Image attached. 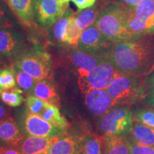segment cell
<instances>
[{
  "label": "cell",
  "mask_w": 154,
  "mask_h": 154,
  "mask_svg": "<svg viewBox=\"0 0 154 154\" xmlns=\"http://www.w3.org/2000/svg\"><path fill=\"white\" fill-rule=\"evenodd\" d=\"M106 57L119 72L137 76L147 74L154 68V34L115 43Z\"/></svg>",
  "instance_id": "6da1fadb"
},
{
  "label": "cell",
  "mask_w": 154,
  "mask_h": 154,
  "mask_svg": "<svg viewBox=\"0 0 154 154\" xmlns=\"http://www.w3.org/2000/svg\"><path fill=\"white\" fill-rule=\"evenodd\" d=\"M131 9L114 4L101 11L94 24L113 44L128 41V22Z\"/></svg>",
  "instance_id": "7a4b0ae2"
},
{
  "label": "cell",
  "mask_w": 154,
  "mask_h": 154,
  "mask_svg": "<svg viewBox=\"0 0 154 154\" xmlns=\"http://www.w3.org/2000/svg\"><path fill=\"white\" fill-rule=\"evenodd\" d=\"M13 66L27 73L36 82L48 80L52 73L51 56L38 47L21 51Z\"/></svg>",
  "instance_id": "3957f363"
},
{
  "label": "cell",
  "mask_w": 154,
  "mask_h": 154,
  "mask_svg": "<svg viewBox=\"0 0 154 154\" xmlns=\"http://www.w3.org/2000/svg\"><path fill=\"white\" fill-rule=\"evenodd\" d=\"M106 89L112 97L115 106L136 100L143 93L141 80L137 75L118 70Z\"/></svg>",
  "instance_id": "277c9868"
},
{
  "label": "cell",
  "mask_w": 154,
  "mask_h": 154,
  "mask_svg": "<svg viewBox=\"0 0 154 154\" xmlns=\"http://www.w3.org/2000/svg\"><path fill=\"white\" fill-rule=\"evenodd\" d=\"M154 34V0H142L131 9L128 22V41Z\"/></svg>",
  "instance_id": "5b68a950"
},
{
  "label": "cell",
  "mask_w": 154,
  "mask_h": 154,
  "mask_svg": "<svg viewBox=\"0 0 154 154\" xmlns=\"http://www.w3.org/2000/svg\"><path fill=\"white\" fill-rule=\"evenodd\" d=\"M134 126L133 114L126 107L117 108L102 116L99 123L105 136H124L128 134Z\"/></svg>",
  "instance_id": "8992f818"
},
{
  "label": "cell",
  "mask_w": 154,
  "mask_h": 154,
  "mask_svg": "<svg viewBox=\"0 0 154 154\" xmlns=\"http://www.w3.org/2000/svg\"><path fill=\"white\" fill-rule=\"evenodd\" d=\"M116 69L106 56L97 66L86 74L78 78V84L83 94L94 89H106L114 77Z\"/></svg>",
  "instance_id": "52a82bcc"
},
{
  "label": "cell",
  "mask_w": 154,
  "mask_h": 154,
  "mask_svg": "<svg viewBox=\"0 0 154 154\" xmlns=\"http://www.w3.org/2000/svg\"><path fill=\"white\" fill-rule=\"evenodd\" d=\"M95 24L83 31L77 49L95 55H106L113 45Z\"/></svg>",
  "instance_id": "ba28073f"
},
{
  "label": "cell",
  "mask_w": 154,
  "mask_h": 154,
  "mask_svg": "<svg viewBox=\"0 0 154 154\" xmlns=\"http://www.w3.org/2000/svg\"><path fill=\"white\" fill-rule=\"evenodd\" d=\"M69 2L64 0H36L35 17L44 26H50L66 14Z\"/></svg>",
  "instance_id": "9c48e42d"
},
{
  "label": "cell",
  "mask_w": 154,
  "mask_h": 154,
  "mask_svg": "<svg viewBox=\"0 0 154 154\" xmlns=\"http://www.w3.org/2000/svg\"><path fill=\"white\" fill-rule=\"evenodd\" d=\"M24 128L26 134L35 137H55L64 131L29 111L24 115Z\"/></svg>",
  "instance_id": "30bf717a"
},
{
  "label": "cell",
  "mask_w": 154,
  "mask_h": 154,
  "mask_svg": "<svg viewBox=\"0 0 154 154\" xmlns=\"http://www.w3.org/2000/svg\"><path fill=\"white\" fill-rule=\"evenodd\" d=\"M106 55H95L86 53L78 49L68 50L66 57L69 62L76 69L79 76L88 74L91 70L97 66L99 63L106 57Z\"/></svg>",
  "instance_id": "8fae6325"
},
{
  "label": "cell",
  "mask_w": 154,
  "mask_h": 154,
  "mask_svg": "<svg viewBox=\"0 0 154 154\" xmlns=\"http://www.w3.org/2000/svg\"><path fill=\"white\" fill-rule=\"evenodd\" d=\"M85 103L95 116H103L114 106V102L106 89H94L86 94Z\"/></svg>",
  "instance_id": "7c38bea8"
},
{
  "label": "cell",
  "mask_w": 154,
  "mask_h": 154,
  "mask_svg": "<svg viewBox=\"0 0 154 154\" xmlns=\"http://www.w3.org/2000/svg\"><path fill=\"white\" fill-rule=\"evenodd\" d=\"M19 21L32 26L35 18L36 0H4Z\"/></svg>",
  "instance_id": "4fadbf2b"
},
{
  "label": "cell",
  "mask_w": 154,
  "mask_h": 154,
  "mask_svg": "<svg viewBox=\"0 0 154 154\" xmlns=\"http://www.w3.org/2000/svg\"><path fill=\"white\" fill-rule=\"evenodd\" d=\"M59 136L55 137H35L24 138L19 149L23 154H48L49 149L57 141Z\"/></svg>",
  "instance_id": "5bb4252c"
},
{
  "label": "cell",
  "mask_w": 154,
  "mask_h": 154,
  "mask_svg": "<svg viewBox=\"0 0 154 154\" xmlns=\"http://www.w3.org/2000/svg\"><path fill=\"white\" fill-rule=\"evenodd\" d=\"M24 138L12 118L9 116L0 120V143L18 148Z\"/></svg>",
  "instance_id": "9a60e30c"
},
{
  "label": "cell",
  "mask_w": 154,
  "mask_h": 154,
  "mask_svg": "<svg viewBox=\"0 0 154 154\" xmlns=\"http://www.w3.org/2000/svg\"><path fill=\"white\" fill-rule=\"evenodd\" d=\"M83 140L78 136L65 135L51 146L48 154H80Z\"/></svg>",
  "instance_id": "2e32d148"
},
{
  "label": "cell",
  "mask_w": 154,
  "mask_h": 154,
  "mask_svg": "<svg viewBox=\"0 0 154 154\" xmlns=\"http://www.w3.org/2000/svg\"><path fill=\"white\" fill-rule=\"evenodd\" d=\"M21 52V43L15 34L0 28V54L6 57H17Z\"/></svg>",
  "instance_id": "e0dca14e"
},
{
  "label": "cell",
  "mask_w": 154,
  "mask_h": 154,
  "mask_svg": "<svg viewBox=\"0 0 154 154\" xmlns=\"http://www.w3.org/2000/svg\"><path fill=\"white\" fill-rule=\"evenodd\" d=\"M33 95L58 107L60 106V99L55 87L48 80H43L36 82L33 91Z\"/></svg>",
  "instance_id": "ac0fdd59"
},
{
  "label": "cell",
  "mask_w": 154,
  "mask_h": 154,
  "mask_svg": "<svg viewBox=\"0 0 154 154\" xmlns=\"http://www.w3.org/2000/svg\"><path fill=\"white\" fill-rule=\"evenodd\" d=\"M104 154H131L130 140L124 136H105Z\"/></svg>",
  "instance_id": "d6986e66"
},
{
  "label": "cell",
  "mask_w": 154,
  "mask_h": 154,
  "mask_svg": "<svg viewBox=\"0 0 154 154\" xmlns=\"http://www.w3.org/2000/svg\"><path fill=\"white\" fill-rule=\"evenodd\" d=\"M130 133L133 142L140 145L154 147V128L136 122Z\"/></svg>",
  "instance_id": "ffe728a7"
},
{
  "label": "cell",
  "mask_w": 154,
  "mask_h": 154,
  "mask_svg": "<svg viewBox=\"0 0 154 154\" xmlns=\"http://www.w3.org/2000/svg\"><path fill=\"white\" fill-rule=\"evenodd\" d=\"M101 11L96 7H91L74 13V19L76 26L83 32L94 23Z\"/></svg>",
  "instance_id": "44dd1931"
},
{
  "label": "cell",
  "mask_w": 154,
  "mask_h": 154,
  "mask_svg": "<svg viewBox=\"0 0 154 154\" xmlns=\"http://www.w3.org/2000/svg\"><path fill=\"white\" fill-rule=\"evenodd\" d=\"M40 116L53 126L62 130L65 131L69 127L68 121L61 114L59 107L55 105L48 103L47 108L41 113Z\"/></svg>",
  "instance_id": "7402d4cb"
},
{
  "label": "cell",
  "mask_w": 154,
  "mask_h": 154,
  "mask_svg": "<svg viewBox=\"0 0 154 154\" xmlns=\"http://www.w3.org/2000/svg\"><path fill=\"white\" fill-rule=\"evenodd\" d=\"M72 14L73 12L67 10L66 14L54 24L53 34L56 41L59 43L66 44L67 29H68L69 19Z\"/></svg>",
  "instance_id": "603a6c76"
},
{
  "label": "cell",
  "mask_w": 154,
  "mask_h": 154,
  "mask_svg": "<svg viewBox=\"0 0 154 154\" xmlns=\"http://www.w3.org/2000/svg\"><path fill=\"white\" fill-rule=\"evenodd\" d=\"M23 91L21 88L14 87L3 90L0 94V99L5 104L10 107H17L20 106L24 101L22 96Z\"/></svg>",
  "instance_id": "cb8c5ba5"
},
{
  "label": "cell",
  "mask_w": 154,
  "mask_h": 154,
  "mask_svg": "<svg viewBox=\"0 0 154 154\" xmlns=\"http://www.w3.org/2000/svg\"><path fill=\"white\" fill-rule=\"evenodd\" d=\"M14 68L15 70V75H16L17 85H18L19 87L26 94H33L36 84V81L32 76H30L27 73L24 72V71L15 66H14Z\"/></svg>",
  "instance_id": "d4e9b609"
},
{
  "label": "cell",
  "mask_w": 154,
  "mask_h": 154,
  "mask_svg": "<svg viewBox=\"0 0 154 154\" xmlns=\"http://www.w3.org/2000/svg\"><path fill=\"white\" fill-rule=\"evenodd\" d=\"M82 154H102V140L96 135L91 134L83 140ZM81 154V153H80Z\"/></svg>",
  "instance_id": "484cf974"
},
{
  "label": "cell",
  "mask_w": 154,
  "mask_h": 154,
  "mask_svg": "<svg viewBox=\"0 0 154 154\" xmlns=\"http://www.w3.org/2000/svg\"><path fill=\"white\" fill-rule=\"evenodd\" d=\"M16 75L13 66L0 69V94L3 90L16 87Z\"/></svg>",
  "instance_id": "4316f807"
},
{
  "label": "cell",
  "mask_w": 154,
  "mask_h": 154,
  "mask_svg": "<svg viewBox=\"0 0 154 154\" xmlns=\"http://www.w3.org/2000/svg\"><path fill=\"white\" fill-rule=\"evenodd\" d=\"M82 33V31L76 26L74 19V13H73L69 19L68 29H67L66 44L71 46L73 49H77Z\"/></svg>",
  "instance_id": "83f0119b"
},
{
  "label": "cell",
  "mask_w": 154,
  "mask_h": 154,
  "mask_svg": "<svg viewBox=\"0 0 154 154\" xmlns=\"http://www.w3.org/2000/svg\"><path fill=\"white\" fill-rule=\"evenodd\" d=\"M26 107L30 113L40 116L47 108L48 102L44 101L34 95H29L26 99Z\"/></svg>",
  "instance_id": "f1b7e54d"
},
{
  "label": "cell",
  "mask_w": 154,
  "mask_h": 154,
  "mask_svg": "<svg viewBox=\"0 0 154 154\" xmlns=\"http://www.w3.org/2000/svg\"><path fill=\"white\" fill-rule=\"evenodd\" d=\"M133 118L137 123L154 128V111L140 109L135 111Z\"/></svg>",
  "instance_id": "f546056e"
},
{
  "label": "cell",
  "mask_w": 154,
  "mask_h": 154,
  "mask_svg": "<svg viewBox=\"0 0 154 154\" xmlns=\"http://www.w3.org/2000/svg\"><path fill=\"white\" fill-rule=\"evenodd\" d=\"M131 154H154V147L140 145L130 141Z\"/></svg>",
  "instance_id": "4dcf8cb0"
},
{
  "label": "cell",
  "mask_w": 154,
  "mask_h": 154,
  "mask_svg": "<svg viewBox=\"0 0 154 154\" xmlns=\"http://www.w3.org/2000/svg\"><path fill=\"white\" fill-rule=\"evenodd\" d=\"M67 1L72 2L79 9V11H81L93 7L96 0H67Z\"/></svg>",
  "instance_id": "1f68e13d"
},
{
  "label": "cell",
  "mask_w": 154,
  "mask_h": 154,
  "mask_svg": "<svg viewBox=\"0 0 154 154\" xmlns=\"http://www.w3.org/2000/svg\"><path fill=\"white\" fill-rule=\"evenodd\" d=\"M0 154H23L19 148L0 143Z\"/></svg>",
  "instance_id": "d6a6232c"
},
{
  "label": "cell",
  "mask_w": 154,
  "mask_h": 154,
  "mask_svg": "<svg viewBox=\"0 0 154 154\" xmlns=\"http://www.w3.org/2000/svg\"><path fill=\"white\" fill-rule=\"evenodd\" d=\"M122 2L123 5L126 7L128 9H134L139 4L142 0H121Z\"/></svg>",
  "instance_id": "836d02e7"
},
{
  "label": "cell",
  "mask_w": 154,
  "mask_h": 154,
  "mask_svg": "<svg viewBox=\"0 0 154 154\" xmlns=\"http://www.w3.org/2000/svg\"><path fill=\"white\" fill-rule=\"evenodd\" d=\"M9 116V111L7 107L0 103V120H2Z\"/></svg>",
  "instance_id": "e575fe53"
},
{
  "label": "cell",
  "mask_w": 154,
  "mask_h": 154,
  "mask_svg": "<svg viewBox=\"0 0 154 154\" xmlns=\"http://www.w3.org/2000/svg\"><path fill=\"white\" fill-rule=\"evenodd\" d=\"M9 25L7 24V22H6V18L5 15V11H3V9H2L1 6H0V28H4L9 26Z\"/></svg>",
  "instance_id": "d590c367"
},
{
  "label": "cell",
  "mask_w": 154,
  "mask_h": 154,
  "mask_svg": "<svg viewBox=\"0 0 154 154\" xmlns=\"http://www.w3.org/2000/svg\"><path fill=\"white\" fill-rule=\"evenodd\" d=\"M148 85L150 88V94H154V72L150 76L148 79Z\"/></svg>",
  "instance_id": "8d00e7d4"
},
{
  "label": "cell",
  "mask_w": 154,
  "mask_h": 154,
  "mask_svg": "<svg viewBox=\"0 0 154 154\" xmlns=\"http://www.w3.org/2000/svg\"><path fill=\"white\" fill-rule=\"evenodd\" d=\"M146 103L149 105H151L152 106H154V94H150L149 96V99L146 101Z\"/></svg>",
  "instance_id": "74e56055"
},
{
  "label": "cell",
  "mask_w": 154,
  "mask_h": 154,
  "mask_svg": "<svg viewBox=\"0 0 154 154\" xmlns=\"http://www.w3.org/2000/svg\"><path fill=\"white\" fill-rule=\"evenodd\" d=\"M3 57L4 56L0 54V65L3 63Z\"/></svg>",
  "instance_id": "f35d334b"
},
{
  "label": "cell",
  "mask_w": 154,
  "mask_h": 154,
  "mask_svg": "<svg viewBox=\"0 0 154 154\" xmlns=\"http://www.w3.org/2000/svg\"><path fill=\"white\" fill-rule=\"evenodd\" d=\"M64 1H65V2H69L67 1V0H64Z\"/></svg>",
  "instance_id": "ab89813d"
}]
</instances>
